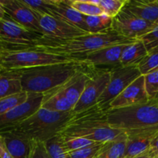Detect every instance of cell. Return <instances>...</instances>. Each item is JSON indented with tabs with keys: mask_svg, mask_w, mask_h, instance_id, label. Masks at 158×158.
I'll return each mask as SVG.
<instances>
[{
	"mask_svg": "<svg viewBox=\"0 0 158 158\" xmlns=\"http://www.w3.org/2000/svg\"><path fill=\"white\" fill-rule=\"evenodd\" d=\"M119 35L112 29L98 33H87L68 40H39L33 48L47 52L83 60L91 52L118 44H129L137 41Z\"/></svg>",
	"mask_w": 158,
	"mask_h": 158,
	"instance_id": "1",
	"label": "cell"
},
{
	"mask_svg": "<svg viewBox=\"0 0 158 158\" xmlns=\"http://www.w3.org/2000/svg\"><path fill=\"white\" fill-rule=\"evenodd\" d=\"M93 66L84 60L46 65L39 67L19 69L21 74L23 91L47 94L63 86L77 73Z\"/></svg>",
	"mask_w": 158,
	"mask_h": 158,
	"instance_id": "2",
	"label": "cell"
},
{
	"mask_svg": "<svg viewBox=\"0 0 158 158\" xmlns=\"http://www.w3.org/2000/svg\"><path fill=\"white\" fill-rule=\"evenodd\" d=\"M123 132L111 127L106 112L96 105L87 110L75 114L60 134L64 137H80L97 143H105L115 139Z\"/></svg>",
	"mask_w": 158,
	"mask_h": 158,
	"instance_id": "3",
	"label": "cell"
},
{
	"mask_svg": "<svg viewBox=\"0 0 158 158\" xmlns=\"http://www.w3.org/2000/svg\"><path fill=\"white\" fill-rule=\"evenodd\" d=\"M105 112L110 126L123 132L158 127L157 99L143 104L110 109Z\"/></svg>",
	"mask_w": 158,
	"mask_h": 158,
	"instance_id": "4",
	"label": "cell"
},
{
	"mask_svg": "<svg viewBox=\"0 0 158 158\" xmlns=\"http://www.w3.org/2000/svg\"><path fill=\"white\" fill-rule=\"evenodd\" d=\"M74 115L73 111L58 113L40 108L29 118L15 127L34 141L45 143L60 134Z\"/></svg>",
	"mask_w": 158,
	"mask_h": 158,
	"instance_id": "5",
	"label": "cell"
},
{
	"mask_svg": "<svg viewBox=\"0 0 158 158\" xmlns=\"http://www.w3.org/2000/svg\"><path fill=\"white\" fill-rule=\"evenodd\" d=\"M75 60H82L50 53L35 48L8 51L0 55V64L5 69L19 70Z\"/></svg>",
	"mask_w": 158,
	"mask_h": 158,
	"instance_id": "6",
	"label": "cell"
},
{
	"mask_svg": "<svg viewBox=\"0 0 158 158\" xmlns=\"http://www.w3.org/2000/svg\"><path fill=\"white\" fill-rule=\"evenodd\" d=\"M140 76L137 66H120L111 69L109 83L98 100L97 106L102 110H108L111 102Z\"/></svg>",
	"mask_w": 158,
	"mask_h": 158,
	"instance_id": "7",
	"label": "cell"
},
{
	"mask_svg": "<svg viewBox=\"0 0 158 158\" xmlns=\"http://www.w3.org/2000/svg\"><path fill=\"white\" fill-rule=\"evenodd\" d=\"M42 36L23 27L8 15L0 21V38L14 50L33 48Z\"/></svg>",
	"mask_w": 158,
	"mask_h": 158,
	"instance_id": "8",
	"label": "cell"
},
{
	"mask_svg": "<svg viewBox=\"0 0 158 158\" xmlns=\"http://www.w3.org/2000/svg\"><path fill=\"white\" fill-rule=\"evenodd\" d=\"M111 69L97 68L94 75L86 83L84 91L80 97L78 103L73 108L75 114L86 111L97 105L98 100L106 89L110 79Z\"/></svg>",
	"mask_w": 158,
	"mask_h": 158,
	"instance_id": "9",
	"label": "cell"
},
{
	"mask_svg": "<svg viewBox=\"0 0 158 158\" xmlns=\"http://www.w3.org/2000/svg\"><path fill=\"white\" fill-rule=\"evenodd\" d=\"M157 25L123 9L117 16L113 19L112 29L126 38L140 40L151 32Z\"/></svg>",
	"mask_w": 158,
	"mask_h": 158,
	"instance_id": "10",
	"label": "cell"
},
{
	"mask_svg": "<svg viewBox=\"0 0 158 158\" xmlns=\"http://www.w3.org/2000/svg\"><path fill=\"white\" fill-rule=\"evenodd\" d=\"M35 14L40 23L43 38L48 40H68L88 33L54 15L39 12H35Z\"/></svg>",
	"mask_w": 158,
	"mask_h": 158,
	"instance_id": "11",
	"label": "cell"
},
{
	"mask_svg": "<svg viewBox=\"0 0 158 158\" xmlns=\"http://www.w3.org/2000/svg\"><path fill=\"white\" fill-rule=\"evenodd\" d=\"M43 98V94L28 93L26 101L0 116V131L17 126L29 118L41 108Z\"/></svg>",
	"mask_w": 158,
	"mask_h": 158,
	"instance_id": "12",
	"label": "cell"
},
{
	"mask_svg": "<svg viewBox=\"0 0 158 158\" xmlns=\"http://www.w3.org/2000/svg\"><path fill=\"white\" fill-rule=\"evenodd\" d=\"M0 136L13 158H30L35 141L16 127L0 131Z\"/></svg>",
	"mask_w": 158,
	"mask_h": 158,
	"instance_id": "13",
	"label": "cell"
},
{
	"mask_svg": "<svg viewBox=\"0 0 158 158\" xmlns=\"http://www.w3.org/2000/svg\"><path fill=\"white\" fill-rule=\"evenodd\" d=\"M6 14L29 30L42 35L40 23L35 12L20 0H0Z\"/></svg>",
	"mask_w": 158,
	"mask_h": 158,
	"instance_id": "14",
	"label": "cell"
},
{
	"mask_svg": "<svg viewBox=\"0 0 158 158\" xmlns=\"http://www.w3.org/2000/svg\"><path fill=\"white\" fill-rule=\"evenodd\" d=\"M145 87L144 76H140L110 103L109 109L127 107L150 101Z\"/></svg>",
	"mask_w": 158,
	"mask_h": 158,
	"instance_id": "15",
	"label": "cell"
},
{
	"mask_svg": "<svg viewBox=\"0 0 158 158\" xmlns=\"http://www.w3.org/2000/svg\"><path fill=\"white\" fill-rule=\"evenodd\" d=\"M125 133L127 135V141L123 158H134L151 148L152 141L158 134V127Z\"/></svg>",
	"mask_w": 158,
	"mask_h": 158,
	"instance_id": "16",
	"label": "cell"
},
{
	"mask_svg": "<svg viewBox=\"0 0 158 158\" xmlns=\"http://www.w3.org/2000/svg\"><path fill=\"white\" fill-rule=\"evenodd\" d=\"M130 44L114 45L98 49L86 56L83 60L95 68L108 66L114 69L120 66L122 54Z\"/></svg>",
	"mask_w": 158,
	"mask_h": 158,
	"instance_id": "17",
	"label": "cell"
},
{
	"mask_svg": "<svg viewBox=\"0 0 158 158\" xmlns=\"http://www.w3.org/2000/svg\"><path fill=\"white\" fill-rule=\"evenodd\" d=\"M96 69L97 68L94 66H89L86 69L79 71L65 84L56 88V89L60 91L69 100V103L75 106L84 91L86 83L94 75Z\"/></svg>",
	"mask_w": 158,
	"mask_h": 158,
	"instance_id": "18",
	"label": "cell"
},
{
	"mask_svg": "<svg viewBox=\"0 0 158 158\" xmlns=\"http://www.w3.org/2000/svg\"><path fill=\"white\" fill-rule=\"evenodd\" d=\"M123 9L143 19L158 24V0H127Z\"/></svg>",
	"mask_w": 158,
	"mask_h": 158,
	"instance_id": "19",
	"label": "cell"
},
{
	"mask_svg": "<svg viewBox=\"0 0 158 158\" xmlns=\"http://www.w3.org/2000/svg\"><path fill=\"white\" fill-rule=\"evenodd\" d=\"M51 15L58 17L68 24L89 33L85 23V15L75 10L69 5V0H59L57 6L51 12Z\"/></svg>",
	"mask_w": 158,
	"mask_h": 158,
	"instance_id": "20",
	"label": "cell"
},
{
	"mask_svg": "<svg viewBox=\"0 0 158 158\" xmlns=\"http://www.w3.org/2000/svg\"><path fill=\"white\" fill-rule=\"evenodd\" d=\"M23 91L21 74L18 69H5L0 72V99Z\"/></svg>",
	"mask_w": 158,
	"mask_h": 158,
	"instance_id": "21",
	"label": "cell"
},
{
	"mask_svg": "<svg viewBox=\"0 0 158 158\" xmlns=\"http://www.w3.org/2000/svg\"><path fill=\"white\" fill-rule=\"evenodd\" d=\"M127 141V135L123 132L114 140L103 143L94 158H123Z\"/></svg>",
	"mask_w": 158,
	"mask_h": 158,
	"instance_id": "22",
	"label": "cell"
},
{
	"mask_svg": "<svg viewBox=\"0 0 158 158\" xmlns=\"http://www.w3.org/2000/svg\"><path fill=\"white\" fill-rule=\"evenodd\" d=\"M41 108L53 112L66 113L73 111L74 106L60 91L54 89L44 94Z\"/></svg>",
	"mask_w": 158,
	"mask_h": 158,
	"instance_id": "23",
	"label": "cell"
},
{
	"mask_svg": "<svg viewBox=\"0 0 158 158\" xmlns=\"http://www.w3.org/2000/svg\"><path fill=\"white\" fill-rule=\"evenodd\" d=\"M148 51L141 40L128 45L124 49L120 59L121 66H137L148 56Z\"/></svg>",
	"mask_w": 158,
	"mask_h": 158,
	"instance_id": "24",
	"label": "cell"
},
{
	"mask_svg": "<svg viewBox=\"0 0 158 158\" xmlns=\"http://www.w3.org/2000/svg\"><path fill=\"white\" fill-rule=\"evenodd\" d=\"M85 23L89 33H98L112 29L113 18L106 14L96 16H86Z\"/></svg>",
	"mask_w": 158,
	"mask_h": 158,
	"instance_id": "25",
	"label": "cell"
},
{
	"mask_svg": "<svg viewBox=\"0 0 158 158\" xmlns=\"http://www.w3.org/2000/svg\"><path fill=\"white\" fill-rule=\"evenodd\" d=\"M69 3L75 10L86 16H96L104 14L99 6L97 1H83V0H69Z\"/></svg>",
	"mask_w": 158,
	"mask_h": 158,
	"instance_id": "26",
	"label": "cell"
},
{
	"mask_svg": "<svg viewBox=\"0 0 158 158\" xmlns=\"http://www.w3.org/2000/svg\"><path fill=\"white\" fill-rule=\"evenodd\" d=\"M45 147L51 158H71L63 144V137L60 134L45 142Z\"/></svg>",
	"mask_w": 158,
	"mask_h": 158,
	"instance_id": "27",
	"label": "cell"
},
{
	"mask_svg": "<svg viewBox=\"0 0 158 158\" xmlns=\"http://www.w3.org/2000/svg\"><path fill=\"white\" fill-rule=\"evenodd\" d=\"M27 98L28 93L25 91H22L19 94L1 98L0 99V116L6 114L18 105L23 103L27 100Z\"/></svg>",
	"mask_w": 158,
	"mask_h": 158,
	"instance_id": "28",
	"label": "cell"
},
{
	"mask_svg": "<svg viewBox=\"0 0 158 158\" xmlns=\"http://www.w3.org/2000/svg\"><path fill=\"white\" fill-rule=\"evenodd\" d=\"M26 6L39 13L51 15L52 9L57 6L59 0H20Z\"/></svg>",
	"mask_w": 158,
	"mask_h": 158,
	"instance_id": "29",
	"label": "cell"
},
{
	"mask_svg": "<svg viewBox=\"0 0 158 158\" xmlns=\"http://www.w3.org/2000/svg\"><path fill=\"white\" fill-rule=\"evenodd\" d=\"M127 0H99V6L104 14L114 19L124 8Z\"/></svg>",
	"mask_w": 158,
	"mask_h": 158,
	"instance_id": "30",
	"label": "cell"
},
{
	"mask_svg": "<svg viewBox=\"0 0 158 158\" xmlns=\"http://www.w3.org/2000/svg\"><path fill=\"white\" fill-rule=\"evenodd\" d=\"M137 68L143 76L158 69V50L148 52V56L139 63Z\"/></svg>",
	"mask_w": 158,
	"mask_h": 158,
	"instance_id": "31",
	"label": "cell"
},
{
	"mask_svg": "<svg viewBox=\"0 0 158 158\" xmlns=\"http://www.w3.org/2000/svg\"><path fill=\"white\" fill-rule=\"evenodd\" d=\"M62 136V135H61ZM63 137V144L68 152L77 151L82 148H87L97 143V142L91 141L87 139L80 138V137Z\"/></svg>",
	"mask_w": 158,
	"mask_h": 158,
	"instance_id": "32",
	"label": "cell"
},
{
	"mask_svg": "<svg viewBox=\"0 0 158 158\" xmlns=\"http://www.w3.org/2000/svg\"><path fill=\"white\" fill-rule=\"evenodd\" d=\"M145 87L150 100L157 99L158 97V69L144 76Z\"/></svg>",
	"mask_w": 158,
	"mask_h": 158,
	"instance_id": "33",
	"label": "cell"
},
{
	"mask_svg": "<svg viewBox=\"0 0 158 158\" xmlns=\"http://www.w3.org/2000/svg\"><path fill=\"white\" fill-rule=\"evenodd\" d=\"M103 143H97L87 148H82L77 151H70L69 155L71 158H94Z\"/></svg>",
	"mask_w": 158,
	"mask_h": 158,
	"instance_id": "34",
	"label": "cell"
},
{
	"mask_svg": "<svg viewBox=\"0 0 158 158\" xmlns=\"http://www.w3.org/2000/svg\"><path fill=\"white\" fill-rule=\"evenodd\" d=\"M140 40L143 42L148 52L158 50V24L151 32L145 35Z\"/></svg>",
	"mask_w": 158,
	"mask_h": 158,
	"instance_id": "35",
	"label": "cell"
},
{
	"mask_svg": "<svg viewBox=\"0 0 158 158\" xmlns=\"http://www.w3.org/2000/svg\"><path fill=\"white\" fill-rule=\"evenodd\" d=\"M30 158H51L45 147V143L35 141Z\"/></svg>",
	"mask_w": 158,
	"mask_h": 158,
	"instance_id": "36",
	"label": "cell"
},
{
	"mask_svg": "<svg viewBox=\"0 0 158 158\" xmlns=\"http://www.w3.org/2000/svg\"><path fill=\"white\" fill-rule=\"evenodd\" d=\"M0 158H13L7 149L4 140L0 136Z\"/></svg>",
	"mask_w": 158,
	"mask_h": 158,
	"instance_id": "37",
	"label": "cell"
},
{
	"mask_svg": "<svg viewBox=\"0 0 158 158\" xmlns=\"http://www.w3.org/2000/svg\"><path fill=\"white\" fill-rule=\"evenodd\" d=\"M155 157H157V154H156L154 148L151 147L149 149L143 151V152H142L141 154H138V155L136 156V157L134 158H155Z\"/></svg>",
	"mask_w": 158,
	"mask_h": 158,
	"instance_id": "38",
	"label": "cell"
},
{
	"mask_svg": "<svg viewBox=\"0 0 158 158\" xmlns=\"http://www.w3.org/2000/svg\"><path fill=\"white\" fill-rule=\"evenodd\" d=\"M14 49L11 47L10 46L5 43L1 38H0V54L4 53V52H8V51H13Z\"/></svg>",
	"mask_w": 158,
	"mask_h": 158,
	"instance_id": "39",
	"label": "cell"
},
{
	"mask_svg": "<svg viewBox=\"0 0 158 158\" xmlns=\"http://www.w3.org/2000/svg\"><path fill=\"white\" fill-rule=\"evenodd\" d=\"M151 148H154V150L155 151L156 154H157V156L158 157V134L156 136V137L152 141V143H151Z\"/></svg>",
	"mask_w": 158,
	"mask_h": 158,
	"instance_id": "40",
	"label": "cell"
},
{
	"mask_svg": "<svg viewBox=\"0 0 158 158\" xmlns=\"http://www.w3.org/2000/svg\"><path fill=\"white\" fill-rule=\"evenodd\" d=\"M6 15H7V14H6V11H5L4 7H3V6L2 5V3L0 2V21L4 19L6 17Z\"/></svg>",
	"mask_w": 158,
	"mask_h": 158,
	"instance_id": "41",
	"label": "cell"
},
{
	"mask_svg": "<svg viewBox=\"0 0 158 158\" xmlns=\"http://www.w3.org/2000/svg\"><path fill=\"white\" fill-rule=\"evenodd\" d=\"M0 55H1V54H0ZM2 69H3V68H2V67L1 64H0V72H1V71H2Z\"/></svg>",
	"mask_w": 158,
	"mask_h": 158,
	"instance_id": "42",
	"label": "cell"
},
{
	"mask_svg": "<svg viewBox=\"0 0 158 158\" xmlns=\"http://www.w3.org/2000/svg\"><path fill=\"white\" fill-rule=\"evenodd\" d=\"M157 100H158V97H157Z\"/></svg>",
	"mask_w": 158,
	"mask_h": 158,
	"instance_id": "43",
	"label": "cell"
},
{
	"mask_svg": "<svg viewBox=\"0 0 158 158\" xmlns=\"http://www.w3.org/2000/svg\"><path fill=\"white\" fill-rule=\"evenodd\" d=\"M155 158H158V157H155Z\"/></svg>",
	"mask_w": 158,
	"mask_h": 158,
	"instance_id": "44",
	"label": "cell"
}]
</instances>
